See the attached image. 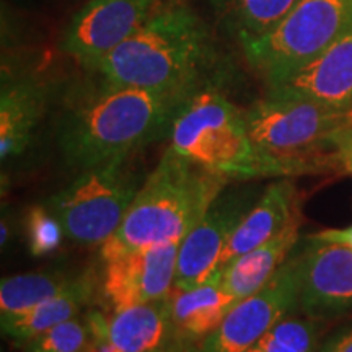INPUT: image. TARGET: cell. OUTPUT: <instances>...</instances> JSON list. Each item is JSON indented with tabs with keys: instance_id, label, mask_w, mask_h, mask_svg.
I'll use <instances>...</instances> for the list:
<instances>
[{
	"instance_id": "cell-1",
	"label": "cell",
	"mask_w": 352,
	"mask_h": 352,
	"mask_svg": "<svg viewBox=\"0 0 352 352\" xmlns=\"http://www.w3.org/2000/svg\"><path fill=\"white\" fill-rule=\"evenodd\" d=\"M196 94V91H195ZM195 94L101 85L77 96L60 116L57 144L80 170L124 160L142 145L170 134L176 114Z\"/></svg>"
},
{
	"instance_id": "cell-2",
	"label": "cell",
	"mask_w": 352,
	"mask_h": 352,
	"mask_svg": "<svg viewBox=\"0 0 352 352\" xmlns=\"http://www.w3.org/2000/svg\"><path fill=\"white\" fill-rule=\"evenodd\" d=\"M228 182L168 147L139 188L120 228L101 245V259L109 261L171 241L182 243Z\"/></svg>"
},
{
	"instance_id": "cell-3",
	"label": "cell",
	"mask_w": 352,
	"mask_h": 352,
	"mask_svg": "<svg viewBox=\"0 0 352 352\" xmlns=\"http://www.w3.org/2000/svg\"><path fill=\"white\" fill-rule=\"evenodd\" d=\"M210 60L204 23L178 3L153 16L91 69L113 85L195 94L206 87Z\"/></svg>"
},
{
	"instance_id": "cell-4",
	"label": "cell",
	"mask_w": 352,
	"mask_h": 352,
	"mask_svg": "<svg viewBox=\"0 0 352 352\" xmlns=\"http://www.w3.org/2000/svg\"><path fill=\"white\" fill-rule=\"evenodd\" d=\"M245 121L259 178L344 168L342 147L352 135V108L266 96L246 109Z\"/></svg>"
},
{
	"instance_id": "cell-5",
	"label": "cell",
	"mask_w": 352,
	"mask_h": 352,
	"mask_svg": "<svg viewBox=\"0 0 352 352\" xmlns=\"http://www.w3.org/2000/svg\"><path fill=\"white\" fill-rule=\"evenodd\" d=\"M170 139V147L179 155L230 182L259 178L245 113L214 88H201L184 103L171 124Z\"/></svg>"
},
{
	"instance_id": "cell-6",
	"label": "cell",
	"mask_w": 352,
	"mask_h": 352,
	"mask_svg": "<svg viewBox=\"0 0 352 352\" xmlns=\"http://www.w3.org/2000/svg\"><path fill=\"white\" fill-rule=\"evenodd\" d=\"M349 30L352 0H297L276 28L241 46L267 80L307 64Z\"/></svg>"
},
{
	"instance_id": "cell-7",
	"label": "cell",
	"mask_w": 352,
	"mask_h": 352,
	"mask_svg": "<svg viewBox=\"0 0 352 352\" xmlns=\"http://www.w3.org/2000/svg\"><path fill=\"white\" fill-rule=\"evenodd\" d=\"M126 160L83 170L67 188L51 197V212L70 240L103 245L120 228L139 191Z\"/></svg>"
},
{
	"instance_id": "cell-8",
	"label": "cell",
	"mask_w": 352,
	"mask_h": 352,
	"mask_svg": "<svg viewBox=\"0 0 352 352\" xmlns=\"http://www.w3.org/2000/svg\"><path fill=\"white\" fill-rule=\"evenodd\" d=\"M297 256L285 259L258 292L239 300L196 352H246L298 307Z\"/></svg>"
},
{
	"instance_id": "cell-9",
	"label": "cell",
	"mask_w": 352,
	"mask_h": 352,
	"mask_svg": "<svg viewBox=\"0 0 352 352\" xmlns=\"http://www.w3.org/2000/svg\"><path fill=\"white\" fill-rule=\"evenodd\" d=\"M178 0H88L65 30L63 50L91 69L153 16Z\"/></svg>"
},
{
	"instance_id": "cell-10",
	"label": "cell",
	"mask_w": 352,
	"mask_h": 352,
	"mask_svg": "<svg viewBox=\"0 0 352 352\" xmlns=\"http://www.w3.org/2000/svg\"><path fill=\"white\" fill-rule=\"evenodd\" d=\"M256 191L240 188L220 192L217 199L179 245L173 287L191 289L219 272L223 250L241 219L256 202Z\"/></svg>"
},
{
	"instance_id": "cell-11",
	"label": "cell",
	"mask_w": 352,
	"mask_h": 352,
	"mask_svg": "<svg viewBox=\"0 0 352 352\" xmlns=\"http://www.w3.org/2000/svg\"><path fill=\"white\" fill-rule=\"evenodd\" d=\"M267 98L352 108V30L321 54L284 76L267 78Z\"/></svg>"
},
{
	"instance_id": "cell-12",
	"label": "cell",
	"mask_w": 352,
	"mask_h": 352,
	"mask_svg": "<svg viewBox=\"0 0 352 352\" xmlns=\"http://www.w3.org/2000/svg\"><path fill=\"white\" fill-rule=\"evenodd\" d=\"M178 241L135 250L104 261L101 292L113 311L158 300L175 285Z\"/></svg>"
},
{
	"instance_id": "cell-13",
	"label": "cell",
	"mask_w": 352,
	"mask_h": 352,
	"mask_svg": "<svg viewBox=\"0 0 352 352\" xmlns=\"http://www.w3.org/2000/svg\"><path fill=\"white\" fill-rule=\"evenodd\" d=\"M298 307L310 316H336L352 311V248L310 240L297 256Z\"/></svg>"
},
{
	"instance_id": "cell-14",
	"label": "cell",
	"mask_w": 352,
	"mask_h": 352,
	"mask_svg": "<svg viewBox=\"0 0 352 352\" xmlns=\"http://www.w3.org/2000/svg\"><path fill=\"white\" fill-rule=\"evenodd\" d=\"M298 209L297 191L287 179H280L264 189L248 214L233 232L223 250L219 263V272L228 266L233 259L252 252L264 241L276 236L296 215Z\"/></svg>"
},
{
	"instance_id": "cell-15",
	"label": "cell",
	"mask_w": 352,
	"mask_h": 352,
	"mask_svg": "<svg viewBox=\"0 0 352 352\" xmlns=\"http://www.w3.org/2000/svg\"><path fill=\"white\" fill-rule=\"evenodd\" d=\"M109 338L124 352H178L186 346L176 336L170 294L158 300L113 311Z\"/></svg>"
},
{
	"instance_id": "cell-16",
	"label": "cell",
	"mask_w": 352,
	"mask_h": 352,
	"mask_svg": "<svg viewBox=\"0 0 352 352\" xmlns=\"http://www.w3.org/2000/svg\"><path fill=\"white\" fill-rule=\"evenodd\" d=\"M236 302L232 294L223 290L220 274L191 289L173 287L170 305L178 340L184 344L204 341L222 324Z\"/></svg>"
},
{
	"instance_id": "cell-17",
	"label": "cell",
	"mask_w": 352,
	"mask_h": 352,
	"mask_svg": "<svg viewBox=\"0 0 352 352\" xmlns=\"http://www.w3.org/2000/svg\"><path fill=\"white\" fill-rule=\"evenodd\" d=\"M298 228L300 212L271 240L233 259L220 272V284L223 290L232 294L236 300H243L258 292L287 259L290 250L298 240Z\"/></svg>"
},
{
	"instance_id": "cell-18",
	"label": "cell",
	"mask_w": 352,
	"mask_h": 352,
	"mask_svg": "<svg viewBox=\"0 0 352 352\" xmlns=\"http://www.w3.org/2000/svg\"><path fill=\"white\" fill-rule=\"evenodd\" d=\"M95 289V276L90 271L82 272L67 289L57 296L39 302L10 318L2 320L3 333L13 340L30 341L56 324L77 316L80 308L94 298Z\"/></svg>"
},
{
	"instance_id": "cell-19",
	"label": "cell",
	"mask_w": 352,
	"mask_h": 352,
	"mask_svg": "<svg viewBox=\"0 0 352 352\" xmlns=\"http://www.w3.org/2000/svg\"><path fill=\"white\" fill-rule=\"evenodd\" d=\"M44 108V91L36 83L19 80L2 87L0 95V157L20 155L32 140Z\"/></svg>"
},
{
	"instance_id": "cell-20",
	"label": "cell",
	"mask_w": 352,
	"mask_h": 352,
	"mask_svg": "<svg viewBox=\"0 0 352 352\" xmlns=\"http://www.w3.org/2000/svg\"><path fill=\"white\" fill-rule=\"evenodd\" d=\"M223 26L240 43L270 33L296 6L297 0H208Z\"/></svg>"
},
{
	"instance_id": "cell-21",
	"label": "cell",
	"mask_w": 352,
	"mask_h": 352,
	"mask_svg": "<svg viewBox=\"0 0 352 352\" xmlns=\"http://www.w3.org/2000/svg\"><path fill=\"white\" fill-rule=\"evenodd\" d=\"M78 274L60 270L28 272L2 280L0 285V320L28 310L36 303L47 300L69 287Z\"/></svg>"
},
{
	"instance_id": "cell-22",
	"label": "cell",
	"mask_w": 352,
	"mask_h": 352,
	"mask_svg": "<svg viewBox=\"0 0 352 352\" xmlns=\"http://www.w3.org/2000/svg\"><path fill=\"white\" fill-rule=\"evenodd\" d=\"M314 347V324L285 316L246 352H311Z\"/></svg>"
},
{
	"instance_id": "cell-23",
	"label": "cell",
	"mask_w": 352,
	"mask_h": 352,
	"mask_svg": "<svg viewBox=\"0 0 352 352\" xmlns=\"http://www.w3.org/2000/svg\"><path fill=\"white\" fill-rule=\"evenodd\" d=\"M88 334L87 323L70 318L26 341V352H85Z\"/></svg>"
},
{
	"instance_id": "cell-24",
	"label": "cell",
	"mask_w": 352,
	"mask_h": 352,
	"mask_svg": "<svg viewBox=\"0 0 352 352\" xmlns=\"http://www.w3.org/2000/svg\"><path fill=\"white\" fill-rule=\"evenodd\" d=\"M26 228H28L30 252L33 256H44L56 252L63 243V235L65 233L63 223L51 212V209L41 206H34L30 210Z\"/></svg>"
},
{
	"instance_id": "cell-25",
	"label": "cell",
	"mask_w": 352,
	"mask_h": 352,
	"mask_svg": "<svg viewBox=\"0 0 352 352\" xmlns=\"http://www.w3.org/2000/svg\"><path fill=\"white\" fill-rule=\"evenodd\" d=\"M310 240L329 241V243H341L347 245L352 248V226L346 228H328V230H321L315 235L310 236Z\"/></svg>"
},
{
	"instance_id": "cell-26",
	"label": "cell",
	"mask_w": 352,
	"mask_h": 352,
	"mask_svg": "<svg viewBox=\"0 0 352 352\" xmlns=\"http://www.w3.org/2000/svg\"><path fill=\"white\" fill-rule=\"evenodd\" d=\"M321 352H352V324L334 334Z\"/></svg>"
},
{
	"instance_id": "cell-27",
	"label": "cell",
	"mask_w": 352,
	"mask_h": 352,
	"mask_svg": "<svg viewBox=\"0 0 352 352\" xmlns=\"http://www.w3.org/2000/svg\"><path fill=\"white\" fill-rule=\"evenodd\" d=\"M85 352H124L121 351L109 338V334H101V336H91L90 344Z\"/></svg>"
},
{
	"instance_id": "cell-28",
	"label": "cell",
	"mask_w": 352,
	"mask_h": 352,
	"mask_svg": "<svg viewBox=\"0 0 352 352\" xmlns=\"http://www.w3.org/2000/svg\"><path fill=\"white\" fill-rule=\"evenodd\" d=\"M342 165H344V170L352 173V135L344 142V147H342Z\"/></svg>"
},
{
	"instance_id": "cell-29",
	"label": "cell",
	"mask_w": 352,
	"mask_h": 352,
	"mask_svg": "<svg viewBox=\"0 0 352 352\" xmlns=\"http://www.w3.org/2000/svg\"><path fill=\"white\" fill-rule=\"evenodd\" d=\"M178 352H196V346L195 344H186V346H183Z\"/></svg>"
}]
</instances>
